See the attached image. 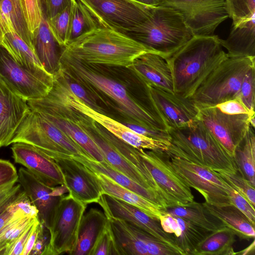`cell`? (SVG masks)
Wrapping results in <instances>:
<instances>
[{
    "mask_svg": "<svg viewBox=\"0 0 255 255\" xmlns=\"http://www.w3.org/2000/svg\"><path fill=\"white\" fill-rule=\"evenodd\" d=\"M58 69L83 88L106 95L132 123L151 129L168 130V127L159 121L150 107L131 97L123 85L103 74L95 64L81 60L63 48Z\"/></svg>",
    "mask_w": 255,
    "mask_h": 255,
    "instance_id": "cell-1",
    "label": "cell"
},
{
    "mask_svg": "<svg viewBox=\"0 0 255 255\" xmlns=\"http://www.w3.org/2000/svg\"><path fill=\"white\" fill-rule=\"evenodd\" d=\"M217 35L194 36L166 58L172 74L174 93L190 98L206 78L228 57Z\"/></svg>",
    "mask_w": 255,
    "mask_h": 255,
    "instance_id": "cell-2",
    "label": "cell"
},
{
    "mask_svg": "<svg viewBox=\"0 0 255 255\" xmlns=\"http://www.w3.org/2000/svg\"><path fill=\"white\" fill-rule=\"evenodd\" d=\"M63 48L88 63L128 68L140 55L153 53L125 33L105 27L82 34Z\"/></svg>",
    "mask_w": 255,
    "mask_h": 255,
    "instance_id": "cell-3",
    "label": "cell"
},
{
    "mask_svg": "<svg viewBox=\"0 0 255 255\" xmlns=\"http://www.w3.org/2000/svg\"><path fill=\"white\" fill-rule=\"evenodd\" d=\"M166 151L191 160L212 170L237 173L233 157L198 119L183 127L168 128Z\"/></svg>",
    "mask_w": 255,
    "mask_h": 255,
    "instance_id": "cell-4",
    "label": "cell"
},
{
    "mask_svg": "<svg viewBox=\"0 0 255 255\" xmlns=\"http://www.w3.org/2000/svg\"><path fill=\"white\" fill-rule=\"evenodd\" d=\"M125 33L165 59L193 36L180 13L163 6H155L147 19Z\"/></svg>",
    "mask_w": 255,
    "mask_h": 255,
    "instance_id": "cell-5",
    "label": "cell"
},
{
    "mask_svg": "<svg viewBox=\"0 0 255 255\" xmlns=\"http://www.w3.org/2000/svg\"><path fill=\"white\" fill-rule=\"evenodd\" d=\"M255 66V57H227L206 78L189 98L199 108L239 99L244 77Z\"/></svg>",
    "mask_w": 255,
    "mask_h": 255,
    "instance_id": "cell-6",
    "label": "cell"
},
{
    "mask_svg": "<svg viewBox=\"0 0 255 255\" xmlns=\"http://www.w3.org/2000/svg\"><path fill=\"white\" fill-rule=\"evenodd\" d=\"M15 142L31 144L52 159L73 155L91 158L64 132L39 112L31 109L11 141V144Z\"/></svg>",
    "mask_w": 255,
    "mask_h": 255,
    "instance_id": "cell-7",
    "label": "cell"
},
{
    "mask_svg": "<svg viewBox=\"0 0 255 255\" xmlns=\"http://www.w3.org/2000/svg\"><path fill=\"white\" fill-rule=\"evenodd\" d=\"M51 90L70 107L87 116L115 136L130 146L137 149L163 151L167 150L170 142L139 134L126 125L91 107L69 90L60 76H54L53 85Z\"/></svg>",
    "mask_w": 255,
    "mask_h": 255,
    "instance_id": "cell-8",
    "label": "cell"
},
{
    "mask_svg": "<svg viewBox=\"0 0 255 255\" xmlns=\"http://www.w3.org/2000/svg\"><path fill=\"white\" fill-rule=\"evenodd\" d=\"M27 103L31 110L44 117L64 132L92 159L105 161L99 147L79 124V112L66 103L52 91L45 97L31 100Z\"/></svg>",
    "mask_w": 255,
    "mask_h": 255,
    "instance_id": "cell-9",
    "label": "cell"
},
{
    "mask_svg": "<svg viewBox=\"0 0 255 255\" xmlns=\"http://www.w3.org/2000/svg\"><path fill=\"white\" fill-rule=\"evenodd\" d=\"M87 205L68 194L62 195L55 206L47 229L50 239L42 255H70L74 249L80 222Z\"/></svg>",
    "mask_w": 255,
    "mask_h": 255,
    "instance_id": "cell-10",
    "label": "cell"
},
{
    "mask_svg": "<svg viewBox=\"0 0 255 255\" xmlns=\"http://www.w3.org/2000/svg\"><path fill=\"white\" fill-rule=\"evenodd\" d=\"M89 10L101 27L123 33L142 23L155 7L133 0H79Z\"/></svg>",
    "mask_w": 255,
    "mask_h": 255,
    "instance_id": "cell-11",
    "label": "cell"
},
{
    "mask_svg": "<svg viewBox=\"0 0 255 255\" xmlns=\"http://www.w3.org/2000/svg\"><path fill=\"white\" fill-rule=\"evenodd\" d=\"M0 77L27 101L46 96L54 82L53 75L45 70H32L22 66L0 44Z\"/></svg>",
    "mask_w": 255,
    "mask_h": 255,
    "instance_id": "cell-12",
    "label": "cell"
},
{
    "mask_svg": "<svg viewBox=\"0 0 255 255\" xmlns=\"http://www.w3.org/2000/svg\"><path fill=\"white\" fill-rule=\"evenodd\" d=\"M166 153L175 172L189 187L198 191L206 202L217 205L231 204L226 192L227 182L215 171L191 160Z\"/></svg>",
    "mask_w": 255,
    "mask_h": 255,
    "instance_id": "cell-13",
    "label": "cell"
},
{
    "mask_svg": "<svg viewBox=\"0 0 255 255\" xmlns=\"http://www.w3.org/2000/svg\"><path fill=\"white\" fill-rule=\"evenodd\" d=\"M137 150L143 164L163 193L168 207L187 206L194 201L190 187L170 166L166 151Z\"/></svg>",
    "mask_w": 255,
    "mask_h": 255,
    "instance_id": "cell-14",
    "label": "cell"
},
{
    "mask_svg": "<svg viewBox=\"0 0 255 255\" xmlns=\"http://www.w3.org/2000/svg\"><path fill=\"white\" fill-rule=\"evenodd\" d=\"M109 227L117 255H175L150 234L125 220L110 218Z\"/></svg>",
    "mask_w": 255,
    "mask_h": 255,
    "instance_id": "cell-15",
    "label": "cell"
},
{
    "mask_svg": "<svg viewBox=\"0 0 255 255\" xmlns=\"http://www.w3.org/2000/svg\"><path fill=\"white\" fill-rule=\"evenodd\" d=\"M108 218H113L128 222L147 232L178 255H186L177 246L172 234L165 232L159 221L137 207L107 194H103L97 202Z\"/></svg>",
    "mask_w": 255,
    "mask_h": 255,
    "instance_id": "cell-16",
    "label": "cell"
},
{
    "mask_svg": "<svg viewBox=\"0 0 255 255\" xmlns=\"http://www.w3.org/2000/svg\"><path fill=\"white\" fill-rule=\"evenodd\" d=\"M79 116L81 128L99 147L106 162L135 182L155 192L166 202L158 187L131 164L114 145L108 131L102 130L100 125L87 116L80 113Z\"/></svg>",
    "mask_w": 255,
    "mask_h": 255,
    "instance_id": "cell-17",
    "label": "cell"
},
{
    "mask_svg": "<svg viewBox=\"0 0 255 255\" xmlns=\"http://www.w3.org/2000/svg\"><path fill=\"white\" fill-rule=\"evenodd\" d=\"M249 117L248 114H227L213 106L199 108L198 119L233 157L250 126Z\"/></svg>",
    "mask_w": 255,
    "mask_h": 255,
    "instance_id": "cell-18",
    "label": "cell"
},
{
    "mask_svg": "<svg viewBox=\"0 0 255 255\" xmlns=\"http://www.w3.org/2000/svg\"><path fill=\"white\" fill-rule=\"evenodd\" d=\"M62 176L69 194L83 203H96L103 193L96 173L71 157L53 159Z\"/></svg>",
    "mask_w": 255,
    "mask_h": 255,
    "instance_id": "cell-19",
    "label": "cell"
},
{
    "mask_svg": "<svg viewBox=\"0 0 255 255\" xmlns=\"http://www.w3.org/2000/svg\"><path fill=\"white\" fill-rule=\"evenodd\" d=\"M148 85L152 99L168 128L183 127L198 120L199 108L189 98Z\"/></svg>",
    "mask_w": 255,
    "mask_h": 255,
    "instance_id": "cell-20",
    "label": "cell"
},
{
    "mask_svg": "<svg viewBox=\"0 0 255 255\" xmlns=\"http://www.w3.org/2000/svg\"><path fill=\"white\" fill-rule=\"evenodd\" d=\"M12 144L11 149L15 162L23 165L46 185H63L61 172L52 158L31 144L24 142Z\"/></svg>",
    "mask_w": 255,
    "mask_h": 255,
    "instance_id": "cell-21",
    "label": "cell"
},
{
    "mask_svg": "<svg viewBox=\"0 0 255 255\" xmlns=\"http://www.w3.org/2000/svg\"><path fill=\"white\" fill-rule=\"evenodd\" d=\"M17 182L37 210L39 220L47 228L54 209L65 192V187L46 185L23 167L19 168Z\"/></svg>",
    "mask_w": 255,
    "mask_h": 255,
    "instance_id": "cell-22",
    "label": "cell"
},
{
    "mask_svg": "<svg viewBox=\"0 0 255 255\" xmlns=\"http://www.w3.org/2000/svg\"><path fill=\"white\" fill-rule=\"evenodd\" d=\"M30 110L27 101L16 94L0 77V148L11 144Z\"/></svg>",
    "mask_w": 255,
    "mask_h": 255,
    "instance_id": "cell-23",
    "label": "cell"
},
{
    "mask_svg": "<svg viewBox=\"0 0 255 255\" xmlns=\"http://www.w3.org/2000/svg\"><path fill=\"white\" fill-rule=\"evenodd\" d=\"M177 10L193 36L214 35L218 25L229 17L225 0H212Z\"/></svg>",
    "mask_w": 255,
    "mask_h": 255,
    "instance_id": "cell-24",
    "label": "cell"
},
{
    "mask_svg": "<svg viewBox=\"0 0 255 255\" xmlns=\"http://www.w3.org/2000/svg\"><path fill=\"white\" fill-rule=\"evenodd\" d=\"M128 68L147 84L174 93L170 67L161 56L152 52L144 53L137 58Z\"/></svg>",
    "mask_w": 255,
    "mask_h": 255,
    "instance_id": "cell-25",
    "label": "cell"
},
{
    "mask_svg": "<svg viewBox=\"0 0 255 255\" xmlns=\"http://www.w3.org/2000/svg\"><path fill=\"white\" fill-rule=\"evenodd\" d=\"M159 223L163 231L172 234L177 246L187 255H191L196 247L212 232L184 218L161 211Z\"/></svg>",
    "mask_w": 255,
    "mask_h": 255,
    "instance_id": "cell-26",
    "label": "cell"
},
{
    "mask_svg": "<svg viewBox=\"0 0 255 255\" xmlns=\"http://www.w3.org/2000/svg\"><path fill=\"white\" fill-rule=\"evenodd\" d=\"M71 157L82 163L93 172L107 176L120 185L136 193L161 208L168 207L165 200L157 193L131 180L113 168L106 160L100 162L84 155H73Z\"/></svg>",
    "mask_w": 255,
    "mask_h": 255,
    "instance_id": "cell-27",
    "label": "cell"
},
{
    "mask_svg": "<svg viewBox=\"0 0 255 255\" xmlns=\"http://www.w3.org/2000/svg\"><path fill=\"white\" fill-rule=\"evenodd\" d=\"M219 40L228 57H255V14L232 24L228 37Z\"/></svg>",
    "mask_w": 255,
    "mask_h": 255,
    "instance_id": "cell-28",
    "label": "cell"
},
{
    "mask_svg": "<svg viewBox=\"0 0 255 255\" xmlns=\"http://www.w3.org/2000/svg\"><path fill=\"white\" fill-rule=\"evenodd\" d=\"M108 224V219L104 212L91 208L82 217L76 244L70 255H90L95 244Z\"/></svg>",
    "mask_w": 255,
    "mask_h": 255,
    "instance_id": "cell-29",
    "label": "cell"
},
{
    "mask_svg": "<svg viewBox=\"0 0 255 255\" xmlns=\"http://www.w3.org/2000/svg\"><path fill=\"white\" fill-rule=\"evenodd\" d=\"M58 46L49 29L44 11L40 24L33 36L32 47L41 66L52 75L59 67L60 53L58 52Z\"/></svg>",
    "mask_w": 255,
    "mask_h": 255,
    "instance_id": "cell-30",
    "label": "cell"
},
{
    "mask_svg": "<svg viewBox=\"0 0 255 255\" xmlns=\"http://www.w3.org/2000/svg\"><path fill=\"white\" fill-rule=\"evenodd\" d=\"M12 31L33 49L32 35L28 29L20 0H0V43L6 33Z\"/></svg>",
    "mask_w": 255,
    "mask_h": 255,
    "instance_id": "cell-31",
    "label": "cell"
},
{
    "mask_svg": "<svg viewBox=\"0 0 255 255\" xmlns=\"http://www.w3.org/2000/svg\"><path fill=\"white\" fill-rule=\"evenodd\" d=\"M103 189L107 194L142 210L148 215L159 220L161 215V207L115 182L107 176L95 172Z\"/></svg>",
    "mask_w": 255,
    "mask_h": 255,
    "instance_id": "cell-32",
    "label": "cell"
},
{
    "mask_svg": "<svg viewBox=\"0 0 255 255\" xmlns=\"http://www.w3.org/2000/svg\"><path fill=\"white\" fill-rule=\"evenodd\" d=\"M204 206L232 230L240 239H254L255 226L246 216L233 205H214L205 202Z\"/></svg>",
    "mask_w": 255,
    "mask_h": 255,
    "instance_id": "cell-33",
    "label": "cell"
},
{
    "mask_svg": "<svg viewBox=\"0 0 255 255\" xmlns=\"http://www.w3.org/2000/svg\"><path fill=\"white\" fill-rule=\"evenodd\" d=\"M161 211L186 219L193 224L211 232L226 226L203 203L194 201L187 206H174L161 208Z\"/></svg>",
    "mask_w": 255,
    "mask_h": 255,
    "instance_id": "cell-34",
    "label": "cell"
},
{
    "mask_svg": "<svg viewBox=\"0 0 255 255\" xmlns=\"http://www.w3.org/2000/svg\"><path fill=\"white\" fill-rule=\"evenodd\" d=\"M233 157L238 172L255 187V135L251 126L236 147Z\"/></svg>",
    "mask_w": 255,
    "mask_h": 255,
    "instance_id": "cell-35",
    "label": "cell"
},
{
    "mask_svg": "<svg viewBox=\"0 0 255 255\" xmlns=\"http://www.w3.org/2000/svg\"><path fill=\"white\" fill-rule=\"evenodd\" d=\"M236 235L225 226L212 232L195 248L193 255H235L233 245Z\"/></svg>",
    "mask_w": 255,
    "mask_h": 255,
    "instance_id": "cell-36",
    "label": "cell"
},
{
    "mask_svg": "<svg viewBox=\"0 0 255 255\" xmlns=\"http://www.w3.org/2000/svg\"><path fill=\"white\" fill-rule=\"evenodd\" d=\"M0 44L22 66L32 70H45L33 49L14 32L6 33Z\"/></svg>",
    "mask_w": 255,
    "mask_h": 255,
    "instance_id": "cell-37",
    "label": "cell"
},
{
    "mask_svg": "<svg viewBox=\"0 0 255 255\" xmlns=\"http://www.w3.org/2000/svg\"><path fill=\"white\" fill-rule=\"evenodd\" d=\"M101 27L79 0H71L69 43L82 34Z\"/></svg>",
    "mask_w": 255,
    "mask_h": 255,
    "instance_id": "cell-38",
    "label": "cell"
},
{
    "mask_svg": "<svg viewBox=\"0 0 255 255\" xmlns=\"http://www.w3.org/2000/svg\"><path fill=\"white\" fill-rule=\"evenodd\" d=\"M30 215H38V212L22 189L18 197L0 213V232L13 220Z\"/></svg>",
    "mask_w": 255,
    "mask_h": 255,
    "instance_id": "cell-39",
    "label": "cell"
},
{
    "mask_svg": "<svg viewBox=\"0 0 255 255\" xmlns=\"http://www.w3.org/2000/svg\"><path fill=\"white\" fill-rule=\"evenodd\" d=\"M38 218V215H26L11 221L0 232V255H4L11 245L23 231Z\"/></svg>",
    "mask_w": 255,
    "mask_h": 255,
    "instance_id": "cell-40",
    "label": "cell"
},
{
    "mask_svg": "<svg viewBox=\"0 0 255 255\" xmlns=\"http://www.w3.org/2000/svg\"><path fill=\"white\" fill-rule=\"evenodd\" d=\"M71 4L51 18H46L49 29L59 46L69 44Z\"/></svg>",
    "mask_w": 255,
    "mask_h": 255,
    "instance_id": "cell-41",
    "label": "cell"
},
{
    "mask_svg": "<svg viewBox=\"0 0 255 255\" xmlns=\"http://www.w3.org/2000/svg\"><path fill=\"white\" fill-rule=\"evenodd\" d=\"M214 171L232 185L255 207V187L241 175L238 171L237 173H232L223 170H214Z\"/></svg>",
    "mask_w": 255,
    "mask_h": 255,
    "instance_id": "cell-42",
    "label": "cell"
},
{
    "mask_svg": "<svg viewBox=\"0 0 255 255\" xmlns=\"http://www.w3.org/2000/svg\"><path fill=\"white\" fill-rule=\"evenodd\" d=\"M20 1L28 29L33 37L44 13L43 0H20Z\"/></svg>",
    "mask_w": 255,
    "mask_h": 255,
    "instance_id": "cell-43",
    "label": "cell"
},
{
    "mask_svg": "<svg viewBox=\"0 0 255 255\" xmlns=\"http://www.w3.org/2000/svg\"><path fill=\"white\" fill-rule=\"evenodd\" d=\"M232 24L255 14V0H225Z\"/></svg>",
    "mask_w": 255,
    "mask_h": 255,
    "instance_id": "cell-44",
    "label": "cell"
},
{
    "mask_svg": "<svg viewBox=\"0 0 255 255\" xmlns=\"http://www.w3.org/2000/svg\"><path fill=\"white\" fill-rule=\"evenodd\" d=\"M239 99L251 115L255 114V66L252 67L245 75Z\"/></svg>",
    "mask_w": 255,
    "mask_h": 255,
    "instance_id": "cell-45",
    "label": "cell"
},
{
    "mask_svg": "<svg viewBox=\"0 0 255 255\" xmlns=\"http://www.w3.org/2000/svg\"><path fill=\"white\" fill-rule=\"evenodd\" d=\"M226 192L228 195L231 204L235 206L243 213L252 224L255 226V207L227 182L226 187Z\"/></svg>",
    "mask_w": 255,
    "mask_h": 255,
    "instance_id": "cell-46",
    "label": "cell"
},
{
    "mask_svg": "<svg viewBox=\"0 0 255 255\" xmlns=\"http://www.w3.org/2000/svg\"><path fill=\"white\" fill-rule=\"evenodd\" d=\"M90 255H117L108 224L97 239Z\"/></svg>",
    "mask_w": 255,
    "mask_h": 255,
    "instance_id": "cell-47",
    "label": "cell"
},
{
    "mask_svg": "<svg viewBox=\"0 0 255 255\" xmlns=\"http://www.w3.org/2000/svg\"><path fill=\"white\" fill-rule=\"evenodd\" d=\"M21 191V187L18 182L0 187V213L18 197Z\"/></svg>",
    "mask_w": 255,
    "mask_h": 255,
    "instance_id": "cell-48",
    "label": "cell"
},
{
    "mask_svg": "<svg viewBox=\"0 0 255 255\" xmlns=\"http://www.w3.org/2000/svg\"><path fill=\"white\" fill-rule=\"evenodd\" d=\"M57 71L60 74L66 85L73 93L94 109L101 112L95 101L90 98V97L87 94L84 88L69 78L60 70L58 69Z\"/></svg>",
    "mask_w": 255,
    "mask_h": 255,
    "instance_id": "cell-49",
    "label": "cell"
},
{
    "mask_svg": "<svg viewBox=\"0 0 255 255\" xmlns=\"http://www.w3.org/2000/svg\"><path fill=\"white\" fill-rule=\"evenodd\" d=\"M38 219V218L36 219L28 226L15 241L6 248L4 255H22L28 239L33 229L36 221Z\"/></svg>",
    "mask_w": 255,
    "mask_h": 255,
    "instance_id": "cell-50",
    "label": "cell"
},
{
    "mask_svg": "<svg viewBox=\"0 0 255 255\" xmlns=\"http://www.w3.org/2000/svg\"><path fill=\"white\" fill-rule=\"evenodd\" d=\"M18 172L14 165L9 160L0 159V187L17 182Z\"/></svg>",
    "mask_w": 255,
    "mask_h": 255,
    "instance_id": "cell-51",
    "label": "cell"
},
{
    "mask_svg": "<svg viewBox=\"0 0 255 255\" xmlns=\"http://www.w3.org/2000/svg\"><path fill=\"white\" fill-rule=\"evenodd\" d=\"M221 112L229 115H251L239 99L229 100L216 106ZM255 115V114H254Z\"/></svg>",
    "mask_w": 255,
    "mask_h": 255,
    "instance_id": "cell-52",
    "label": "cell"
},
{
    "mask_svg": "<svg viewBox=\"0 0 255 255\" xmlns=\"http://www.w3.org/2000/svg\"><path fill=\"white\" fill-rule=\"evenodd\" d=\"M71 0H43L46 18H51L71 4Z\"/></svg>",
    "mask_w": 255,
    "mask_h": 255,
    "instance_id": "cell-53",
    "label": "cell"
},
{
    "mask_svg": "<svg viewBox=\"0 0 255 255\" xmlns=\"http://www.w3.org/2000/svg\"><path fill=\"white\" fill-rule=\"evenodd\" d=\"M43 226L39 219L36 221L33 229L24 247L22 255H31L36 242L41 236L43 235Z\"/></svg>",
    "mask_w": 255,
    "mask_h": 255,
    "instance_id": "cell-54",
    "label": "cell"
},
{
    "mask_svg": "<svg viewBox=\"0 0 255 255\" xmlns=\"http://www.w3.org/2000/svg\"><path fill=\"white\" fill-rule=\"evenodd\" d=\"M212 0H162L159 6H168L176 10L192 7Z\"/></svg>",
    "mask_w": 255,
    "mask_h": 255,
    "instance_id": "cell-55",
    "label": "cell"
},
{
    "mask_svg": "<svg viewBox=\"0 0 255 255\" xmlns=\"http://www.w3.org/2000/svg\"><path fill=\"white\" fill-rule=\"evenodd\" d=\"M255 254V240L253 243L245 249L235 253V255H254Z\"/></svg>",
    "mask_w": 255,
    "mask_h": 255,
    "instance_id": "cell-56",
    "label": "cell"
},
{
    "mask_svg": "<svg viewBox=\"0 0 255 255\" xmlns=\"http://www.w3.org/2000/svg\"><path fill=\"white\" fill-rule=\"evenodd\" d=\"M141 3L151 6H159L162 0H133Z\"/></svg>",
    "mask_w": 255,
    "mask_h": 255,
    "instance_id": "cell-57",
    "label": "cell"
}]
</instances>
